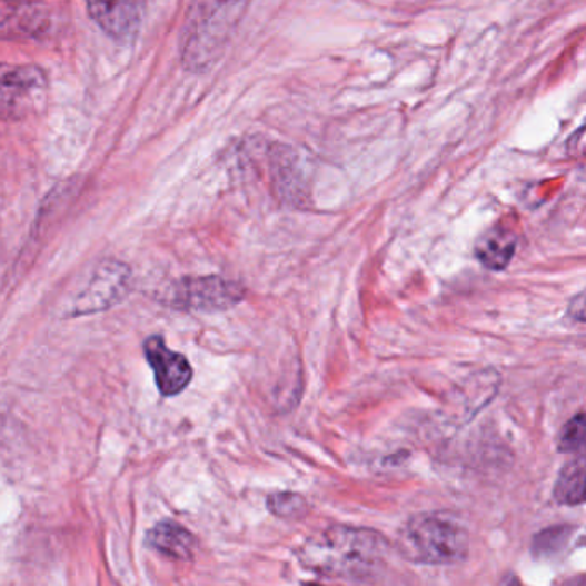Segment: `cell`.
Returning <instances> with one entry per match:
<instances>
[{
    "mask_svg": "<svg viewBox=\"0 0 586 586\" xmlns=\"http://www.w3.org/2000/svg\"><path fill=\"white\" fill-rule=\"evenodd\" d=\"M515 251L516 236L503 227H494L481 236L475 248L478 260L491 270L506 269Z\"/></svg>",
    "mask_w": 586,
    "mask_h": 586,
    "instance_id": "cell-11",
    "label": "cell"
},
{
    "mask_svg": "<svg viewBox=\"0 0 586 586\" xmlns=\"http://www.w3.org/2000/svg\"><path fill=\"white\" fill-rule=\"evenodd\" d=\"M238 284L220 277H197L179 280L170 295L172 305L185 310H226L242 299Z\"/></svg>",
    "mask_w": 586,
    "mask_h": 586,
    "instance_id": "cell-7",
    "label": "cell"
},
{
    "mask_svg": "<svg viewBox=\"0 0 586 586\" xmlns=\"http://www.w3.org/2000/svg\"><path fill=\"white\" fill-rule=\"evenodd\" d=\"M143 351L162 396H178L189 386L193 378V368L181 352L172 351L162 337H148Z\"/></svg>",
    "mask_w": 586,
    "mask_h": 586,
    "instance_id": "cell-8",
    "label": "cell"
},
{
    "mask_svg": "<svg viewBox=\"0 0 586 586\" xmlns=\"http://www.w3.org/2000/svg\"><path fill=\"white\" fill-rule=\"evenodd\" d=\"M585 415L578 413V415L569 420V424L560 430L559 439H557V449L560 453H575V450H582L585 446Z\"/></svg>",
    "mask_w": 586,
    "mask_h": 586,
    "instance_id": "cell-13",
    "label": "cell"
},
{
    "mask_svg": "<svg viewBox=\"0 0 586 586\" xmlns=\"http://www.w3.org/2000/svg\"><path fill=\"white\" fill-rule=\"evenodd\" d=\"M148 545L172 559L188 560L197 550V538L185 526L175 522H162L148 532Z\"/></svg>",
    "mask_w": 586,
    "mask_h": 586,
    "instance_id": "cell-10",
    "label": "cell"
},
{
    "mask_svg": "<svg viewBox=\"0 0 586 586\" xmlns=\"http://www.w3.org/2000/svg\"><path fill=\"white\" fill-rule=\"evenodd\" d=\"M129 269L118 261L100 267L95 274L87 291L76 302L78 314H93V311L106 310L116 302L121 301L128 292Z\"/></svg>",
    "mask_w": 586,
    "mask_h": 586,
    "instance_id": "cell-9",
    "label": "cell"
},
{
    "mask_svg": "<svg viewBox=\"0 0 586 586\" xmlns=\"http://www.w3.org/2000/svg\"><path fill=\"white\" fill-rule=\"evenodd\" d=\"M267 503L279 518H299L307 513V503L298 494H274Z\"/></svg>",
    "mask_w": 586,
    "mask_h": 586,
    "instance_id": "cell-14",
    "label": "cell"
},
{
    "mask_svg": "<svg viewBox=\"0 0 586 586\" xmlns=\"http://www.w3.org/2000/svg\"><path fill=\"white\" fill-rule=\"evenodd\" d=\"M46 71L33 64H0V121L27 119L47 91Z\"/></svg>",
    "mask_w": 586,
    "mask_h": 586,
    "instance_id": "cell-4",
    "label": "cell"
},
{
    "mask_svg": "<svg viewBox=\"0 0 586 586\" xmlns=\"http://www.w3.org/2000/svg\"><path fill=\"white\" fill-rule=\"evenodd\" d=\"M389 544L374 529L332 526L305 542L302 566L315 575L339 579H368L383 572Z\"/></svg>",
    "mask_w": 586,
    "mask_h": 586,
    "instance_id": "cell-1",
    "label": "cell"
},
{
    "mask_svg": "<svg viewBox=\"0 0 586 586\" xmlns=\"http://www.w3.org/2000/svg\"><path fill=\"white\" fill-rule=\"evenodd\" d=\"M250 0H191L182 23L181 64L189 72L212 68L245 18Z\"/></svg>",
    "mask_w": 586,
    "mask_h": 586,
    "instance_id": "cell-2",
    "label": "cell"
},
{
    "mask_svg": "<svg viewBox=\"0 0 586 586\" xmlns=\"http://www.w3.org/2000/svg\"><path fill=\"white\" fill-rule=\"evenodd\" d=\"M554 497L566 506H579L585 500V458L582 454L560 471Z\"/></svg>",
    "mask_w": 586,
    "mask_h": 586,
    "instance_id": "cell-12",
    "label": "cell"
},
{
    "mask_svg": "<svg viewBox=\"0 0 586 586\" xmlns=\"http://www.w3.org/2000/svg\"><path fill=\"white\" fill-rule=\"evenodd\" d=\"M53 12L33 0H0V42H42L52 33Z\"/></svg>",
    "mask_w": 586,
    "mask_h": 586,
    "instance_id": "cell-5",
    "label": "cell"
},
{
    "mask_svg": "<svg viewBox=\"0 0 586 586\" xmlns=\"http://www.w3.org/2000/svg\"><path fill=\"white\" fill-rule=\"evenodd\" d=\"M85 4L91 21L119 43L132 42L147 16V0H85Z\"/></svg>",
    "mask_w": 586,
    "mask_h": 586,
    "instance_id": "cell-6",
    "label": "cell"
},
{
    "mask_svg": "<svg viewBox=\"0 0 586 586\" xmlns=\"http://www.w3.org/2000/svg\"><path fill=\"white\" fill-rule=\"evenodd\" d=\"M401 544L411 559L431 566L461 563L469 550L465 526L446 515L416 516L403 529Z\"/></svg>",
    "mask_w": 586,
    "mask_h": 586,
    "instance_id": "cell-3",
    "label": "cell"
}]
</instances>
